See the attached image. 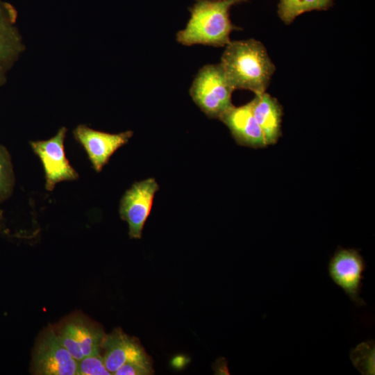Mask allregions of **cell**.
I'll return each mask as SVG.
<instances>
[{
	"instance_id": "obj_3",
	"label": "cell",
	"mask_w": 375,
	"mask_h": 375,
	"mask_svg": "<svg viewBox=\"0 0 375 375\" xmlns=\"http://www.w3.org/2000/svg\"><path fill=\"white\" fill-rule=\"evenodd\" d=\"M234 90L220 63L209 64L199 70L190 94L206 115L219 119L233 106L231 95Z\"/></svg>"
},
{
	"instance_id": "obj_10",
	"label": "cell",
	"mask_w": 375,
	"mask_h": 375,
	"mask_svg": "<svg viewBox=\"0 0 375 375\" xmlns=\"http://www.w3.org/2000/svg\"><path fill=\"white\" fill-rule=\"evenodd\" d=\"M26 49L17 26V11L10 3L0 0V88Z\"/></svg>"
},
{
	"instance_id": "obj_12",
	"label": "cell",
	"mask_w": 375,
	"mask_h": 375,
	"mask_svg": "<svg viewBox=\"0 0 375 375\" xmlns=\"http://www.w3.org/2000/svg\"><path fill=\"white\" fill-rule=\"evenodd\" d=\"M101 347L105 365L111 374L126 362L147 354L138 338L128 335L120 328L106 334Z\"/></svg>"
},
{
	"instance_id": "obj_11",
	"label": "cell",
	"mask_w": 375,
	"mask_h": 375,
	"mask_svg": "<svg viewBox=\"0 0 375 375\" xmlns=\"http://www.w3.org/2000/svg\"><path fill=\"white\" fill-rule=\"evenodd\" d=\"M219 119L228 128L238 144L254 149L267 146L264 134L253 117L250 101L238 107L233 106Z\"/></svg>"
},
{
	"instance_id": "obj_18",
	"label": "cell",
	"mask_w": 375,
	"mask_h": 375,
	"mask_svg": "<svg viewBox=\"0 0 375 375\" xmlns=\"http://www.w3.org/2000/svg\"><path fill=\"white\" fill-rule=\"evenodd\" d=\"M154 374L153 362L148 354L122 365L115 375H151Z\"/></svg>"
},
{
	"instance_id": "obj_2",
	"label": "cell",
	"mask_w": 375,
	"mask_h": 375,
	"mask_svg": "<svg viewBox=\"0 0 375 375\" xmlns=\"http://www.w3.org/2000/svg\"><path fill=\"white\" fill-rule=\"evenodd\" d=\"M247 1L195 0L189 8L190 17L185 28L176 34L177 42L185 46H226L231 42V33L241 29L231 22L230 9Z\"/></svg>"
},
{
	"instance_id": "obj_16",
	"label": "cell",
	"mask_w": 375,
	"mask_h": 375,
	"mask_svg": "<svg viewBox=\"0 0 375 375\" xmlns=\"http://www.w3.org/2000/svg\"><path fill=\"white\" fill-rule=\"evenodd\" d=\"M15 177L10 156L7 149L0 144V202L11 194Z\"/></svg>"
},
{
	"instance_id": "obj_13",
	"label": "cell",
	"mask_w": 375,
	"mask_h": 375,
	"mask_svg": "<svg viewBox=\"0 0 375 375\" xmlns=\"http://www.w3.org/2000/svg\"><path fill=\"white\" fill-rule=\"evenodd\" d=\"M250 102L253 117L264 134L267 145L276 144L281 135L282 106L266 92L256 94Z\"/></svg>"
},
{
	"instance_id": "obj_15",
	"label": "cell",
	"mask_w": 375,
	"mask_h": 375,
	"mask_svg": "<svg viewBox=\"0 0 375 375\" xmlns=\"http://www.w3.org/2000/svg\"><path fill=\"white\" fill-rule=\"evenodd\" d=\"M374 341L369 340L360 343L351 351L353 365L363 375L374 374Z\"/></svg>"
},
{
	"instance_id": "obj_9",
	"label": "cell",
	"mask_w": 375,
	"mask_h": 375,
	"mask_svg": "<svg viewBox=\"0 0 375 375\" xmlns=\"http://www.w3.org/2000/svg\"><path fill=\"white\" fill-rule=\"evenodd\" d=\"M73 135L85 149L94 169L99 172L112 155L128 142L133 132L109 133L80 124L74 129Z\"/></svg>"
},
{
	"instance_id": "obj_14",
	"label": "cell",
	"mask_w": 375,
	"mask_h": 375,
	"mask_svg": "<svg viewBox=\"0 0 375 375\" xmlns=\"http://www.w3.org/2000/svg\"><path fill=\"white\" fill-rule=\"evenodd\" d=\"M334 0H280L278 15L287 25L299 15L312 10H326L333 5Z\"/></svg>"
},
{
	"instance_id": "obj_17",
	"label": "cell",
	"mask_w": 375,
	"mask_h": 375,
	"mask_svg": "<svg viewBox=\"0 0 375 375\" xmlns=\"http://www.w3.org/2000/svg\"><path fill=\"white\" fill-rule=\"evenodd\" d=\"M78 375H110L103 357L100 353L90 355L77 361Z\"/></svg>"
},
{
	"instance_id": "obj_7",
	"label": "cell",
	"mask_w": 375,
	"mask_h": 375,
	"mask_svg": "<svg viewBox=\"0 0 375 375\" xmlns=\"http://www.w3.org/2000/svg\"><path fill=\"white\" fill-rule=\"evenodd\" d=\"M32 369L38 375H75L77 360L60 343L55 331L48 328L35 344Z\"/></svg>"
},
{
	"instance_id": "obj_6",
	"label": "cell",
	"mask_w": 375,
	"mask_h": 375,
	"mask_svg": "<svg viewBox=\"0 0 375 375\" xmlns=\"http://www.w3.org/2000/svg\"><path fill=\"white\" fill-rule=\"evenodd\" d=\"M159 185L153 178L135 182L126 191L120 200L119 212L128 225L132 239H140L144 224L150 214Z\"/></svg>"
},
{
	"instance_id": "obj_5",
	"label": "cell",
	"mask_w": 375,
	"mask_h": 375,
	"mask_svg": "<svg viewBox=\"0 0 375 375\" xmlns=\"http://www.w3.org/2000/svg\"><path fill=\"white\" fill-rule=\"evenodd\" d=\"M365 269V261L357 249L340 247L331 258L328 265L331 279L357 306L366 304L360 297Z\"/></svg>"
},
{
	"instance_id": "obj_8",
	"label": "cell",
	"mask_w": 375,
	"mask_h": 375,
	"mask_svg": "<svg viewBox=\"0 0 375 375\" xmlns=\"http://www.w3.org/2000/svg\"><path fill=\"white\" fill-rule=\"evenodd\" d=\"M56 335L60 343L78 361L85 356L100 353L106 334L97 324L81 317H74L61 326Z\"/></svg>"
},
{
	"instance_id": "obj_4",
	"label": "cell",
	"mask_w": 375,
	"mask_h": 375,
	"mask_svg": "<svg viewBox=\"0 0 375 375\" xmlns=\"http://www.w3.org/2000/svg\"><path fill=\"white\" fill-rule=\"evenodd\" d=\"M67 131V128L62 126L47 140L30 142L33 151L42 164L45 188L49 191L61 181H74L78 178V173L65 156L64 142Z\"/></svg>"
},
{
	"instance_id": "obj_1",
	"label": "cell",
	"mask_w": 375,
	"mask_h": 375,
	"mask_svg": "<svg viewBox=\"0 0 375 375\" xmlns=\"http://www.w3.org/2000/svg\"><path fill=\"white\" fill-rule=\"evenodd\" d=\"M220 65L234 90L255 94L266 92L276 67L262 42L254 39L231 41Z\"/></svg>"
}]
</instances>
